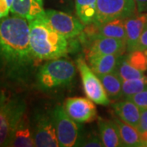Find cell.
<instances>
[{
  "mask_svg": "<svg viewBox=\"0 0 147 147\" xmlns=\"http://www.w3.org/2000/svg\"><path fill=\"white\" fill-rule=\"evenodd\" d=\"M38 61L30 46L26 19L15 15L1 19L0 76L15 84H27Z\"/></svg>",
  "mask_w": 147,
  "mask_h": 147,
  "instance_id": "6da1fadb",
  "label": "cell"
},
{
  "mask_svg": "<svg viewBox=\"0 0 147 147\" xmlns=\"http://www.w3.org/2000/svg\"><path fill=\"white\" fill-rule=\"evenodd\" d=\"M28 22L30 46L38 61L57 59L68 54L70 48L68 38L53 29L47 21L46 16Z\"/></svg>",
  "mask_w": 147,
  "mask_h": 147,
  "instance_id": "7a4b0ae2",
  "label": "cell"
},
{
  "mask_svg": "<svg viewBox=\"0 0 147 147\" xmlns=\"http://www.w3.org/2000/svg\"><path fill=\"white\" fill-rule=\"evenodd\" d=\"M26 100L18 94L0 92V146H9L19 122L26 115Z\"/></svg>",
  "mask_w": 147,
  "mask_h": 147,
  "instance_id": "3957f363",
  "label": "cell"
},
{
  "mask_svg": "<svg viewBox=\"0 0 147 147\" xmlns=\"http://www.w3.org/2000/svg\"><path fill=\"white\" fill-rule=\"evenodd\" d=\"M75 74V65L70 61L60 58L49 60L38 69L36 85L42 91L64 88L71 84Z\"/></svg>",
  "mask_w": 147,
  "mask_h": 147,
  "instance_id": "277c9868",
  "label": "cell"
},
{
  "mask_svg": "<svg viewBox=\"0 0 147 147\" xmlns=\"http://www.w3.org/2000/svg\"><path fill=\"white\" fill-rule=\"evenodd\" d=\"M30 126L35 146H60L53 119V110L36 111L32 117Z\"/></svg>",
  "mask_w": 147,
  "mask_h": 147,
  "instance_id": "5b68a950",
  "label": "cell"
},
{
  "mask_svg": "<svg viewBox=\"0 0 147 147\" xmlns=\"http://www.w3.org/2000/svg\"><path fill=\"white\" fill-rule=\"evenodd\" d=\"M53 115L60 146H79L83 133L79 123L67 115L62 105L53 109Z\"/></svg>",
  "mask_w": 147,
  "mask_h": 147,
  "instance_id": "8992f818",
  "label": "cell"
},
{
  "mask_svg": "<svg viewBox=\"0 0 147 147\" xmlns=\"http://www.w3.org/2000/svg\"><path fill=\"white\" fill-rule=\"evenodd\" d=\"M135 0H97L94 23L101 25L115 19H126L137 14Z\"/></svg>",
  "mask_w": 147,
  "mask_h": 147,
  "instance_id": "52a82bcc",
  "label": "cell"
},
{
  "mask_svg": "<svg viewBox=\"0 0 147 147\" xmlns=\"http://www.w3.org/2000/svg\"><path fill=\"white\" fill-rule=\"evenodd\" d=\"M76 65L82 79L83 87L88 98L97 105H110V100L99 77L87 65L82 57L76 61Z\"/></svg>",
  "mask_w": 147,
  "mask_h": 147,
  "instance_id": "ba28073f",
  "label": "cell"
},
{
  "mask_svg": "<svg viewBox=\"0 0 147 147\" xmlns=\"http://www.w3.org/2000/svg\"><path fill=\"white\" fill-rule=\"evenodd\" d=\"M45 16L48 23L58 33L66 38H73L79 36L84 30V25L79 18L61 11L47 9Z\"/></svg>",
  "mask_w": 147,
  "mask_h": 147,
  "instance_id": "9c48e42d",
  "label": "cell"
},
{
  "mask_svg": "<svg viewBox=\"0 0 147 147\" xmlns=\"http://www.w3.org/2000/svg\"><path fill=\"white\" fill-rule=\"evenodd\" d=\"M64 109L71 119L79 123H90L96 118V108L89 98L69 97L65 101Z\"/></svg>",
  "mask_w": 147,
  "mask_h": 147,
  "instance_id": "30bf717a",
  "label": "cell"
},
{
  "mask_svg": "<svg viewBox=\"0 0 147 147\" xmlns=\"http://www.w3.org/2000/svg\"><path fill=\"white\" fill-rule=\"evenodd\" d=\"M127 51L126 41L115 38L98 37L88 46V57L96 55L115 54L123 56Z\"/></svg>",
  "mask_w": 147,
  "mask_h": 147,
  "instance_id": "8fae6325",
  "label": "cell"
},
{
  "mask_svg": "<svg viewBox=\"0 0 147 147\" xmlns=\"http://www.w3.org/2000/svg\"><path fill=\"white\" fill-rule=\"evenodd\" d=\"M126 29L127 52L137 50L142 31L147 25V12L137 13L124 19Z\"/></svg>",
  "mask_w": 147,
  "mask_h": 147,
  "instance_id": "7c38bea8",
  "label": "cell"
},
{
  "mask_svg": "<svg viewBox=\"0 0 147 147\" xmlns=\"http://www.w3.org/2000/svg\"><path fill=\"white\" fill-rule=\"evenodd\" d=\"M12 15L21 16L27 21L45 16L43 0H13L10 9Z\"/></svg>",
  "mask_w": 147,
  "mask_h": 147,
  "instance_id": "4fadbf2b",
  "label": "cell"
},
{
  "mask_svg": "<svg viewBox=\"0 0 147 147\" xmlns=\"http://www.w3.org/2000/svg\"><path fill=\"white\" fill-rule=\"evenodd\" d=\"M98 127L102 143L105 147L123 146L119 127L115 120L98 118Z\"/></svg>",
  "mask_w": 147,
  "mask_h": 147,
  "instance_id": "5bb4252c",
  "label": "cell"
},
{
  "mask_svg": "<svg viewBox=\"0 0 147 147\" xmlns=\"http://www.w3.org/2000/svg\"><path fill=\"white\" fill-rule=\"evenodd\" d=\"M115 113L119 119L137 129L141 117V109L129 99L113 104Z\"/></svg>",
  "mask_w": 147,
  "mask_h": 147,
  "instance_id": "9a60e30c",
  "label": "cell"
},
{
  "mask_svg": "<svg viewBox=\"0 0 147 147\" xmlns=\"http://www.w3.org/2000/svg\"><path fill=\"white\" fill-rule=\"evenodd\" d=\"M9 146L13 147H32L34 146V141L32 133L30 122L26 115L23 116L18 125L16 126L11 137Z\"/></svg>",
  "mask_w": 147,
  "mask_h": 147,
  "instance_id": "2e32d148",
  "label": "cell"
},
{
  "mask_svg": "<svg viewBox=\"0 0 147 147\" xmlns=\"http://www.w3.org/2000/svg\"><path fill=\"white\" fill-rule=\"evenodd\" d=\"M120 56L115 54L96 55L88 57L91 69L97 76L116 71L118 61Z\"/></svg>",
  "mask_w": 147,
  "mask_h": 147,
  "instance_id": "e0dca14e",
  "label": "cell"
},
{
  "mask_svg": "<svg viewBox=\"0 0 147 147\" xmlns=\"http://www.w3.org/2000/svg\"><path fill=\"white\" fill-rule=\"evenodd\" d=\"M116 124L119 127L120 132V137L123 146L127 147H138L143 146V140L137 131V128L131 126L130 124L122 121L119 118L114 119Z\"/></svg>",
  "mask_w": 147,
  "mask_h": 147,
  "instance_id": "ac0fdd59",
  "label": "cell"
},
{
  "mask_svg": "<svg viewBox=\"0 0 147 147\" xmlns=\"http://www.w3.org/2000/svg\"><path fill=\"white\" fill-rule=\"evenodd\" d=\"M98 35L99 37L115 38L126 41V29L124 19H115L99 25Z\"/></svg>",
  "mask_w": 147,
  "mask_h": 147,
  "instance_id": "d6986e66",
  "label": "cell"
},
{
  "mask_svg": "<svg viewBox=\"0 0 147 147\" xmlns=\"http://www.w3.org/2000/svg\"><path fill=\"white\" fill-rule=\"evenodd\" d=\"M109 98L118 99L123 96L122 83L123 80L116 71L98 76Z\"/></svg>",
  "mask_w": 147,
  "mask_h": 147,
  "instance_id": "ffe728a7",
  "label": "cell"
},
{
  "mask_svg": "<svg viewBox=\"0 0 147 147\" xmlns=\"http://www.w3.org/2000/svg\"><path fill=\"white\" fill-rule=\"evenodd\" d=\"M97 0H75V12L84 26L93 22L96 14Z\"/></svg>",
  "mask_w": 147,
  "mask_h": 147,
  "instance_id": "44dd1931",
  "label": "cell"
},
{
  "mask_svg": "<svg viewBox=\"0 0 147 147\" xmlns=\"http://www.w3.org/2000/svg\"><path fill=\"white\" fill-rule=\"evenodd\" d=\"M116 72L119 74L122 80H129V79H140L144 76V74L139 69L134 68L127 61L126 57L120 56L118 61Z\"/></svg>",
  "mask_w": 147,
  "mask_h": 147,
  "instance_id": "7402d4cb",
  "label": "cell"
},
{
  "mask_svg": "<svg viewBox=\"0 0 147 147\" xmlns=\"http://www.w3.org/2000/svg\"><path fill=\"white\" fill-rule=\"evenodd\" d=\"M147 87V76L144 75L140 79L123 80L122 83V92L123 96L126 99L131 96L137 94Z\"/></svg>",
  "mask_w": 147,
  "mask_h": 147,
  "instance_id": "603a6c76",
  "label": "cell"
},
{
  "mask_svg": "<svg viewBox=\"0 0 147 147\" xmlns=\"http://www.w3.org/2000/svg\"><path fill=\"white\" fill-rule=\"evenodd\" d=\"M127 61L134 68L139 69L142 72L147 70V53L146 51L135 50L128 53L126 57Z\"/></svg>",
  "mask_w": 147,
  "mask_h": 147,
  "instance_id": "cb8c5ba5",
  "label": "cell"
},
{
  "mask_svg": "<svg viewBox=\"0 0 147 147\" xmlns=\"http://www.w3.org/2000/svg\"><path fill=\"white\" fill-rule=\"evenodd\" d=\"M79 146L102 147L104 146V145L100 136H97L96 134L91 132L88 134H83L79 143Z\"/></svg>",
  "mask_w": 147,
  "mask_h": 147,
  "instance_id": "d4e9b609",
  "label": "cell"
},
{
  "mask_svg": "<svg viewBox=\"0 0 147 147\" xmlns=\"http://www.w3.org/2000/svg\"><path fill=\"white\" fill-rule=\"evenodd\" d=\"M127 99L133 101L141 110L147 109V87L140 92L131 96Z\"/></svg>",
  "mask_w": 147,
  "mask_h": 147,
  "instance_id": "484cf974",
  "label": "cell"
},
{
  "mask_svg": "<svg viewBox=\"0 0 147 147\" xmlns=\"http://www.w3.org/2000/svg\"><path fill=\"white\" fill-rule=\"evenodd\" d=\"M137 131L140 132L141 136L147 132V109L141 110V117Z\"/></svg>",
  "mask_w": 147,
  "mask_h": 147,
  "instance_id": "4316f807",
  "label": "cell"
},
{
  "mask_svg": "<svg viewBox=\"0 0 147 147\" xmlns=\"http://www.w3.org/2000/svg\"><path fill=\"white\" fill-rule=\"evenodd\" d=\"M10 9L11 7L7 0H0V20L8 16Z\"/></svg>",
  "mask_w": 147,
  "mask_h": 147,
  "instance_id": "83f0119b",
  "label": "cell"
},
{
  "mask_svg": "<svg viewBox=\"0 0 147 147\" xmlns=\"http://www.w3.org/2000/svg\"><path fill=\"white\" fill-rule=\"evenodd\" d=\"M137 49L138 50H142V51L147 50V25L145 27L144 30L142 31V35L140 37Z\"/></svg>",
  "mask_w": 147,
  "mask_h": 147,
  "instance_id": "f1b7e54d",
  "label": "cell"
},
{
  "mask_svg": "<svg viewBox=\"0 0 147 147\" xmlns=\"http://www.w3.org/2000/svg\"><path fill=\"white\" fill-rule=\"evenodd\" d=\"M137 4V12H146L147 11V0H135Z\"/></svg>",
  "mask_w": 147,
  "mask_h": 147,
  "instance_id": "f546056e",
  "label": "cell"
},
{
  "mask_svg": "<svg viewBox=\"0 0 147 147\" xmlns=\"http://www.w3.org/2000/svg\"><path fill=\"white\" fill-rule=\"evenodd\" d=\"M57 1L60 3H67L68 0H57Z\"/></svg>",
  "mask_w": 147,
  "mask_h": 147,
  "instance_id": "4dcf8cb0",
  "label": "cell"
},
{
  "mask_svg": "<svg viewBox=\"0 0 147 147\" xmlns=\"http://www.w3.org/2000/svg\"><path fill=\"white\" fill-rule=\"evenodd\" d=\"M7 2H8V4L10 5V7H11V4L13 3V0H7Z\"/></svg>",
  "mask_w": 147,
  "mask_h": 147,
  "instance_id": "1f68e13d",
  "label": "cell"
},
{
  "mask_svg": "<svg viewBox=\"0 0 147 147\" xmlns=\"http://www.w3.org/2000/svg\"><path fill=\"white\" fill-rule=\"evenodd\" d=\"M143 146H147V141H144V143H143Z\"/></svg>",
  "mask_w": 147,
  "mask_h": 147,
  "instance_id": "d6a6232c",
  "label": "cell"
},
{
  "mask_svg": "<svg viewBox=\"0 0 147 147\" xmlns=\"http://www.w3.org/2000/svg\"><path fill=\"white\" fill-rule=\"evenodd\" d=\"M146 53H147V50H146Z\"/></svg>",
  "mask_w": 147,
  "mask_h": 147,
  "instance_id": "836d02e7",
  "label": "cell"
}]
</instances>
